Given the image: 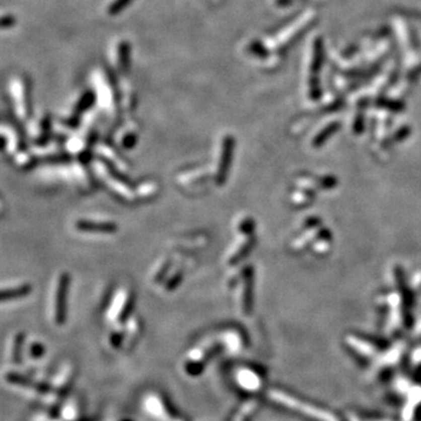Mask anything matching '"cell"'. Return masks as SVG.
Instances as JSON below:
<instances>
[{"instance_id":"7a4b0ae2","label":"cell","mask_w":421,"mask_h":421,"mask_svg":"<svg viewBox=\"0 0 421 421\" xmlns=\"http://www.w3.org/2000/svg\"><path fill=\"white\" fill-rule=\"evenodd\" d=\"M233 145H234V141L231 136L225 137L223 142V149H221L219 166H218V171H217L218 184H223L226 181L228 170H230L232 152H233Z\"/></svg>"},{"instance_id":"8992f818","label":"cell","mask_w":421,"mask_h":421,"mask_svg":"<svg viewBox=\"0 0 421 421\" xmlns=\"http://www.w3.org/2000/svg\"><path fill=\"white\" fill-rule=\"evenodd\" d=\"M94 102H95V93L92 92V90H87V92L83 93V95L80 97L78 103H76L75 110L78 114L79 112L88 110L94 104Z\"/></svg>"},{"instance_id":"52a82bcc","label":"cell","mask_w":421,"mask_h":421,"mask_svg":"<svg viewBox=\"0 0 421 421\" xmlns=\"http://www.w3.org/2000/svg\"><path fill=\"white\" fill-rule=\"evenodd\" d=\"M132 2L133 0H114V2L110 3V5L108 6L107 12L109 16L111 17L117 16V14L123 12L125 7H128Z\"/></svg>"},{"instance_id":"5b68a950","label":"cell","mask_w":421,"mask_h":421,"mask_svg":"<svg viewBox=\"0 0 421 421\" xmlns=\"http://www.w3.org/2000/svg\"><path fill=\"white\" fill-rule=\"evenodd\" d=\"M117 62L118 68L122 72L129 69L130 66V46L128 42H119L117 49Z\"/></svg>"},{"instance_id":"9c48e42d","label":"cell","mask_w":421,"mask_h":421,"mask_svg":"<svg viewBox=\"0 0 421 421\" xmlns=\"http://www.w3.org/2000/svg\"><path fill=\"white\" fill-rule=\"evenodd\" d=\"M16 24V18L13 16H5L2 20V26L3 28H9L12 27L13 25Z\"/></svg>"},{"instance_id":"277c9868","label":"cell","mask_w":421,"mask_h":421,"mask_svg":"<svg viewBox=\"0 0 421 421\" xmlns=\"http://www.w3.org/2000/svg\"><path fill=\"white\" fill-rule=\"evenodd\" d=\"M31 289H32L31 285H27V283H25V285L17 286V287H14V288H11V289H4L3 293H2V299H3V301L19 299V297H24V296L28 295V294L31 293Z\"/></svg>"},{"instance_id":"3957f363","label":"cell","mask_w":421,"mask_h":421,"mask_svg":"<svg viewBox=\"0 0 421 421\" xmlns=\"http://www.w3.org/2000/svg\"><path fill=\"white\" fill-rule=\"evenodd\" d=\"M76 228L82 232H95V233H114L117 231V226L114 223L93 220H79L76 223Z\"/></svg>"},{"instance_id":"ba28073f","label":"cell","mask_w":421,"mask_h":421,"mask_svg":"<svg viewBox=\"0 0 421 421\" xmlns=\"http://www.w3.org/2000/svg\"><path fill=\"white\" fill-rule=\"evenodd\" d=\"M136 141H137L136 136L133 135V133L130 132L129 135H126V136L124 137V138H123V141H122V145H123V147H124L125 149H130V148H132L133 145L136 144Z\"/></svg>"},{"instance_id":"6da1fadb","label":"cell","mask_w":421,"mask_h":421,"mask_svg":"<svg viewBox=\"0 0 421 421\" xmlns=\"http://www.w3.org/2000/svg\"><path fill=\"white\" fill-rule=\"evenodd\" d=\"M71 278L67 273L60 275L55 293V321L63 323L67 314V297L69 290Z\"/></svg>"}]
</instances>
